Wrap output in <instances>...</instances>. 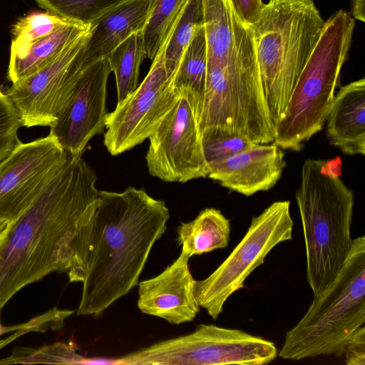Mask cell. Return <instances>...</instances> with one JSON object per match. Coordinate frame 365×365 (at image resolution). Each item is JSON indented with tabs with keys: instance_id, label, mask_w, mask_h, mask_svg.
Returning <instances> with one entry per match:
<instances>
[{
	"instance_id": "obj_11",
	"label": "cell",
	"mask_w": 365,
	"mask_h": 365,
	"mask_svg": "<svg viewBox=\"0 0 365 365\" xmlns=\"http://www.w3.org/2000/svg\"><path fill=\"white\" fill-rule=\"evenodd\" d=\"M90 28L47 66L12 83L4 92L17 110L21 126L50 127L57 120L88 67L83 62V52Z\"/></svg>"
},
{
	"instance_id": "obj_2",
	"label": "cell",
	"mask_w": 365,
	"mask_h": 365,
	"mask_svg": "<svg viewBox=\"0 0 365 365\" xmlns=\"http://www.w3.org/2000/svg\"><path fill=\"white\" fill-rule=\"evenodd\" d=\"M97 177L68 155L50 184L12 223L0 244V312L21 288L52 272L68 273L77 237L99 200Z\"/></svg>"
},
{
	"instance_id": "obj_18",
	"label": "cell",
	"mask_w": 365,
	"mask_h": 365,
	"mask_svg": "<svg viewBox=\"0 0 365 365\" xmlns=\"http://www.w3.org/2000/svg\"><path fill=\"white\" fill-rule=\"evenodd\" d=\"M230 220L220 210H202L192 221L181 222L177 230L181 253L189 259L194 255L225 248L230 238Z\"/></svg>"
},
{
	"instance_id": "obj_31",
	"label": "cell",
	"mask_w": 365,
	"mask_h": 365,
	"mask_svg": "<svg viewBox=\"0 0 365 365\" xmlns=\"http://www.w3.org/2000/svg\"><path fill=\"white\" fill-rule=\"evenodd\" d=\"M351 16L356 20L365 21V0H351Z\"/></svg>"
},
{
	"instance_id": "obj_25",
	"label": "cell",
	"mask_w": 365,
	"mask_h": 365,
	"mask_svg": "<svg viewBox=\"0 0 365 365\" xmlns=\"http://www.w3.org/2000/svg\"><path fill=\"white\" fill-rule=\"evenodd\" d=\"M187 0H152L147 24L143 29L147 58L153 60L168 30Z\"/></svg>"
},
{
	"instance_id": "obj_24",
	"label": "cell",
	"mask_w": 365,
	"mask_h": 365,
	"mask_svg": "<svg viewBox=\"0 0 365 365\" xmlns=\"http://www.w3.org/2000/svg\"><path fill=\"white\" fill-rule=\"evenodd\" d=\"M71 23L75 22L49 12L35 13L20 18L13 25L10 56H21L36 41Z\"/></svg>"
},
{
	"instance_id": "obj_23",
	"label": "cell",
	"mask_w": 365,
	"mask_h": 365,
	"mask_svg": "<svg viewBox=\"0 0 365 365\" xmlns=\"http://www.w3.org/2000/svg\"><path fill=\"white\" fill-rule=\"evenodd\" d=\"M51 14L84 26L94 22L131 0H35Z\"/></svg>"
},
{
	"instance_id": "obj_29",
	"label": "cell",
	"mask_w": 365,
	"mask_h": 365,
	"mask_svg": "<svg viewBox=\"0 0 365 365\" xmlns=\"http://www.w3.org/2000/svg\"><path fill=\"white\" fill-rule=\"evenodd\" d=\"M344 360L347 365H365V327H360L346 343Z\"/></svg>"
},
{
	"instance_id": "obj_17",
	"label": "cell",
	"mask_w": 365,
	"mask_h": 365,
	"mask_svg": "<svg viewBox=\"0 0 365 365\" xmlns=\"http://www.w3.org/2000/svg\"><path fill=\"white\" fill-rule=\"evenodd\" d=\"M152 0H131L91 24L83 58L86 66L108 58L129 36L143 31Z\"/></svg>"
},
{
	"instance_id": "obj_14",
	"label": "cell",
	"mask_w": 365,
	"mask_h": 365,
	"mask_svg": "<svg viewBox=\"0 0 365 365\" xmlns=\"http://www.w3.org/2000/svg\"><path fill=\"white\" fill-rule=\"evenodd\" d=\"M188 260L180 253L160 274L138 283L137 305L141 312L175 325L195 319L200 307Z\"/></svg>"
},
{
	"instance_id": "obj_22",
	"label": "cell",
	"mask_w": 365,
	"mask_h": 365,
	"mask_svg": "<svg viewBox=\"0 0 365 365\" xmlns=\"http://www.w3.org/2000/svg\"><path fill=\"white\" fill-rule=\"evenodd\" d=\"M204 26L202 0H187L166 48L165 63L169 76H175L183 53Z\"/></svg>"
},
{
	"instance_id": "obj_26",
	"label": "cell",
	"mask_w": 365,
	"mask_h": 365,
	"mask_svg": "<svg viewBox=\"0 0 365 365\" xmlns=\"http://www.w3.org/2000/svg\"><path fill=\"white\" fill-rule=\"evenodd\" d=\"M91 364L93 359L85 358L76 353L73 344L58 342L38 349L21 350L0 360V364Z\"/></svg>"
},
{
	"instance_id": "obj_7",
	"label": "cell",
	"mask_w": 365,
	"mask_h": 365,
	"mask_svg": "<svg viewBox=\"0 0 365 365\" xmlns=\"http://www.w3.org/2000/svg\"><path fill=\"white\" fill-rule=\"evenodd\" d=\"M278 354L274 343L241 329L199 324L192 332L119 357L118 365H264Z\"/></svg>"
},
{
	"instance_id": "obj_4",
	"label": "cell",
	"mask_w": 365,
	"mask_h": 365,
	"mask_svg": "<svg viewBox=\"0 0 365 365\" xmlns=\"http://www.w3.org/2000/svg\"><path fill=\"white\" fill-rule=\"evenodd\" d=\"M313 0H269L250 26L274 129L322 31Z\"/></svg>"
},
{
	"instance_id": "obj_28",
	"label": "cell",
	"mask_w": 365,
	"mask_h": 365,
	"mask_svg": "<svg viewBox=\"0 0 365 365\" xmlns=\"http://www.w3.org/2000/svg\"><path fill=\"white\" fill-rule=\"evenodd\" d=\"M19 115L8 96L0 88V163L21 143Z\"/></svg>"
},
{
	"instance_id": "obj_9",
	"label": "cell",
	"mask_w": 365,
	"mask_h": 365,
	"mask_svg": "<svg viewBox=\"0 0 365 365\" xmlns=\"http://www.w3.org/2000/svg\"><path fill=\"white\" fill-rule=\"evenodd\" d=\"M182 9L168 30L146 76L108 114L103 144L112 155L130 150L149 138L178 100L180 90L175 86V76L168 73L165 56Z\"/></svg>"
},
{
	"instance_id": "obj_5",
	"label": "cell",
	"mask_w": 365,
	"mask_h": 365,
	"mask_svg": "<svg viewBox=\"0 0 365 365\" xmlns=\"http://www.w3.org/2000/svg\"><path fill=\"white\" fill-rule=\"evenodd\" d=\"M365 324V236L353 240L335 279L314 296L307 311L284 336L278 353L298 361L319 356L341 357L348 339Z\"/></svg>"
},
{
	"instance_id": "obj_8",
	"label": "cell",
	"mask_w": 365,
	"mask_h": 365,
	"mask_svg": "<svg viewBox=\"0 0 365 365\" xmlns=\"http://www.w3.org/2000/svg\"><path fill=\"white\" fill-rule=\"evenodd\" d=\"M293 225L289 200L276 201L253 217L246 234L222 263L207 277L195 282L200 307L217 319L228 298L244 287L271 250L292 240Z\"/></svg>"
},
{
	"instance_id": "obj_33",
	"label": "cell",
	"mask_w": 365,
	"mask_h": 365,
	"mask_svg": "<svg viewBox=\"0 0 365 365\" xmlns=\"http://www.w3.org/2000/svg\"><path fill=\"white\" fill-rule=\"evenodd\" d=\"M10 226V222L4 220H0V241L5 237L9 230Z\"/></svg>"
},
{
	"instance_id": "obj_3",
	"label": "cell",
	"mask_w": 365,
	"mask_h": 365,
	"mask_svg": "<svg viewBox=\"0 0 365 365\" xmlns=\"http://www.w3.org/2000/svg\"><path fill=\"white\" fill-rule=\"evenodd\" d=\"M339 158H309L296 190L304 232L307 281L314 296L337 277L351 251L354 197L341 180Z\"/></svg>"
},
{
	"instance_id": "obj_13",
	"label": "cell",
	"mask_w": 365,
	"mask_h": 365,
	"mask_svg": "<svg viewBox=\"0 0 365 365\" xmlns=\"http://www.w3.org/2000/svg\"><path fill=\"white\" fill-rule=\"evenodd\" d=\"M110 72L108 58L88 66L57 120L50 126L49 134L70 155L81 157L91 138L106 128Z\"/></svg>"
},
{
	"instance_id": "obj_27",
	"label": "cell",
	"mask_w": 365,
	"mask_h": 365,
	"mask_svg": "<svg viewBox=\"0 0 365 365\" xmlns=\"http://www.w3.org/2000/svg\"><path fill=\"white\" fill-rule=\"evenodd\" d=\"M202 141L207 163L228 158L255 144L245 138L216 130L202 131Z\"/></svg>"
},
{
	"instance_id": "obj_16",
	"label": "cell",
	"mask_w": 365,
	"mask_h": 365,
	"mask_svg": "<svg viewBox=\"0 0 365 365\" xmlns=\"http://www.w3.org/2000/svg\"><path fill=\"white\" fill-rule=\"evenodd\" d=\"M330 144L347 155L365 154V80L352 81L335 95L327 118Z\"/></svg>"
},
{
	"instance_id": "obj_15",
	"label": "cell",
	"mask_w": 365,
	"mask_h": 365,
	"mask_svg": "<svg viewBox=\"0 0 365 365\" xmlns=\"http://www.w3.org/2000/svg\"><path fill=\"white\" fill-rule=\"evenodd\" d=\"M210 178L245 196L272 188L286 166L282 149L271 144H253L222 160L207 163Z\"/></svg>"
},
{
	"instance_id": "obj_30",
	"label": "cell",
	"mask_w": 365,
	"mask_h": 365,
	"mask_svg": "<svg viewBox=\"0 0 365 365\" xmlns=\"http://www.w3.org/2000/svg\"><path fill=\"white\" fill-rule=\"evenodd\" d=\"M242 20L249 26L256 21L264 4L262 0H232Z\"/></svg>"
},
{
	"instance_id": "obj_21",
	"label": "cell",
	"mask_w": 365,
	"mask_h": 365,
	"mask_svg": "<svg viewBox=\"0 0 365 365\" xmlns=\"http://www.w3.org/2000/svg\"><path fill=\"white\" fill-rule=\"evenodd\" d=\"M207 68V44L204 26L196 33L185 51L175 76V86L194 92L202 101Z\"/></svg>"
},
{
	"instance_id": "obj_34",
	"label": "cell",
	"mask_w": 365,
	"mask_h": 365,
	"mask_svg": "<svg viewBox=\"0 0 365 365\" xmlns=\"http://www.w3.org/2000/svg\"><path fill=\"white\" fill-rule=\"evenodd\" d=\"M3 240H4V239H3ZM2 240H1V241H0V244H1V242H2Z\"/></svg>"
},
{
	"instance_id": "obj_10",
	"label": "cell",
	"mask_w": 365,
	"mask_h": 365,
	"mask_svg": "<svg viewBox=\"0 0 365 365\" xmlns=\"http://www.w3.org/2000/svg\"><path fill=\"white\" fill-rule=\"evenodd\" d=\"M201 106L194 92L180 90L175 105L148 138L145 161L150 175L182 183L207 177L200 127Z\"/></svg>"
},
{
	"instance_id": "obj_20",
	"label": "cell",
	"mask_w": 365,
	"mask_h": 365,
	"mask_svg": "<svg viewBox=\"0 0 365 365\" xmlns=\"http://www.w3.org/2000/svg\"><path fill=\"white\" fill-rule=\"evenodd\" d=\"M108 58L115 76L117 102H119L139 85L140 67L147 58L143 31L129 36Z\"/></svg>"
},
{
	"instance_id": "obj_12",
	"label": "cell",
	"mask_w": 365,
	"mask_h": 365,
	"mask_svg": "<svg viewBox=\"0 0 365 365\" xmlns=\"http://www.w3.org/2000/svg\"><path fill=\"white\" fill-rule=\"evenodd\" d=\"M68 157L50 134L19 143L0 163V220L14 222L50 184Z\"/></svg>"
},
{
	"instance_id": "obj_19",
	"label": "cell",
	"mask_w": 365,
	"mask_h": 365,
	"mask_svg": "<svg viewBox=\"0 0 365 365\" xmlns=\"http://www.w3.org/2000/svg\"><path fill=\"white\" fill-rule=\"evenodd\" d=\"M90 27L71 23L36 41L21 56H10L8 79L14 83L38 72Z\"/></svg>"
},
{
	"instance_id": "obj_32",
	"label": "cell",
	"mask_w": 365,
	"mask_h": 365,
	"mask_svg": "<svg viewBox=\"0 0 365 365\" xmlns=\"http://www.w3.org/2000/svg\"><path fill=\"white\" fill-rule=\"evenodd\" d=\"M27 332L24 330H19L16 331L13 334H11L10 336L1 339L0 340V349L6 346L7 344H10L11 341H14L19 336H21L22 335L26 334Z\"/></svg>"
},
{
	"instance_id": "obj_1",
	"label": "cell",
	"mask_w": 365,
	"mask_h": 365,
	"mask_svg": "<svg viewBox=\"0 0 365 365\" xmlns=\"http://www.w3.org/2000/svg\"><path fill=\"white\" fill-rule=\"evenodd\" d=\"M170 218L164 201L144 190H99L98 203L76 242L69 282H83L77 315L101 317L139 283Z\"/></svg>"
},
{
	"instance_id": "obj_6",
	"label": "cell",
	"mask_w": 365,
	"mask_h": 365,
	"mask_svg": "<svg viewBox=\"0 0 365 365\" xmlns=\"http://www.w3.org/2000/svg\"><path fill=\"white\" fill-rule=\"evenodd\" d=\"M355 19L344 9L335 11L324 25L298 77L287 108L274 128L272 143L299 151L321 130L335 97L340 73L349 58Z\"/></svg>"
}]
</instances>
